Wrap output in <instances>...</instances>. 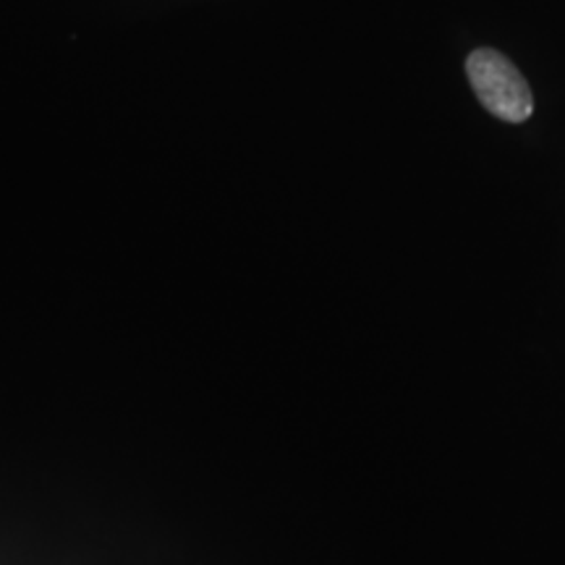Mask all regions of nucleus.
<instances>
[{
	"mask_svg": "<svg viewBox=\"0 0 565 565\" xmlns=\"http://www.w3.org/2000/svg\"><path fill=\"white\" fill-rule=\"evenodd\" d=\"M471 89L492 116L508 124H524L534 113L532 89L521 71L492 47H479L466 61Z\"/></svg>",
	"mask_w": 565,
	"mask_h": 565,
	"instance_id": "obj_1",
	"label": "nucleus"
}]
</instances>
